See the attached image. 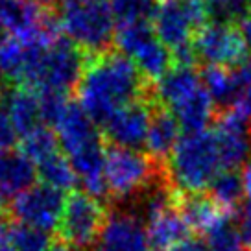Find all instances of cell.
<instances>
[{
    "label": "cell",
    "instance_id": "1",
    "mask_svg": "<svg viewBox=\"0 0 251 251\" xmlns=\"http://www.w3.org/2000/svg\"><path fill=\"white\" fill-rule=\"evenodd\" d=\"M144 94L146 78L124 54L105 50L87 57L78 81V103L96 126L102 127L111 115Z\"/></svg>",
    "mask_w": 251,
    "mask_h": 251
},
{
    "label": "cell",
    "instance_id": "2",
    "mask_svg": "<svg viewBox=\"0 0 251 251\" xmlns=\"http://www.w3.org/2000/svg\"><path fill=\"white\" fill-rule=\"evenodd\" d=\"M166 161V179L179 194L207 192L212 179L224 170L212 129L181 135Z\"/></svg>",
    "mask_w": 251,
    "mask_h": 251
},
{
    "label": "cell",
    "instance_id": "3",
    "mask_svg": "<svg viewBox=\"0 0 251 251\" xmlns=\"http://www.w3.org/2000/svg\"><path fill=\"white\" fill-rule=\"evenodd\" d=\"M157 98L185 133L207 129L214 113V102L198 74L187 63L170 67L157 81Z\"/></svg>",
    "mask_w": 251,
    "mask_h": 251
},
{
    "label": "cell",
    "instance_id": "4",
    "mask_svg": "<svg viewBox=\"0 0 251 251\" xmlns=\"http://www.w3.org/2000/svg\"><path fill=\"white\" fill-rule=\"evenodd\" d=\"M59 26L63 35L85 54L105 52L115 39V15L109 0H61Z\"/></svg>",
    "mask_w": 251,
    "mask_h": 251
},
{
    "label": "cell",
    "instance_id": "5",
    "mask_svg": "<svg viewBox=\"0 0 251 251\" xmlns=\"http://www.w3.org/2000/svg\"><path fill=\"white\" fill-rule=\"evenodd\" d=\"M209 19L205 0H159L151 15V28L172 57L190 65L194 37Z\"/></svg>",
    "mask_w": 251,
    "mask_h": 251
},
{
    "label": "cell",
    "instance_id": "6",
    "mask_svg": "<svg viewBox=\"0 0 251 251\" xmlns=\"http://www.w3.org/2000/svg\"><path fill=\"white\" fill-rule=\"evenodd\" d=\"M166 174L153 157L139 150L113 148L105 155V185L111 198L118 201L137 200Z\"/></svg>",
    "mask_w": 251,
    "mask_h": 251
},
{
    "label": "cell",
    "instance_id": "7",
    "mask_svg": "<svg viewBox=\"0 0 251 251\" xmlns=\"http://www.w3.org/2000/svg\"><path fill=\"white\" fill-rule=\"evenodd\" d=\"M105 220L107 212L100 200L89 196L83 190H72L65 196L55 231L61 236V242L69 244L74 251H87L96 244Z\"/></svg>",
    "mask_w": 251,
    "mask_h": 251
},
{
    "label": "cell",
    "instance_id": "8",
    "mask_svg": "<svg viewBox=\"0 0 251 251\" xmlns=\"http://www.w3.org/2000/svg\"><path fill=\"white\" fill-rule=\"evenodd\" d=\"M115 43L120 54L133 63L144 78L159 81L172 67V54L159 41L148 21L118 24Z\"/></svg>",
    "mask_w": 251,
    "mask_h": 251
},
{
    "label": "cell",
    "instance_id": "9",
    "mask_svg": "<svg viewBox=\"0 0 251 251\" xmlns=\"http://www.w3.org/2000/svg\"><path fill=\"white\" fill-rule=\"evenodd\" d=\"M246 39L238 26L226 21H209L198 30L192 54L207 67H227L235 69L244 63Z\"/></svg>",
    "mask_w": 251,
    "mask_h": 251
},
{
    "label": "cell",
    "instance_id": "10",
    "mask_svg": "<svg viewBox=\"0 0 251 251\" xmlns=\"http://www.w3.org/2000/svg\"><path fill=\"white\" fill-rule=\"evenodd\" d=\"M63 205H65L63 192L39 183L13 198L9 203V212L19 224L48 233L52 229H57Z\"/></svg>",
    "mask_w": 251,
    "mask_h": 251
},
{
    "label": "cell",
    "instance_id": "11",
    "mask_svg": "<svg viewBox=\"0 0 251 251\" xmlns=\"http://www.w3.org/2000/svg\"><path fill=\"white\" fill-rule=\"evenodd\" d=\"M151 117V107L144 98L127 103L103 122V135L115 148L139 150L146 142Z\"/></svg>",
    "mask_w": 251,
    "mask_h": 251
},
{
    "label": "cell",
    "instance_id": "12",
    "mask_svg": "<svg viewBox=\"0 0 251 251\" xmlns=\"http://www.w3.org/2000/svg\"><path fill=\"white\" fill-rule=\"evenodd\" d=\"M91 251H148L144 220L131 209L113 211Z\"/></svg>",
    "mask_w": 251,
    "mask_h": 251
},
{
    "label": "cell",
    "instance_id": "13",
    "mask_svg": "<svg viewBox=\"0 0 251 251\" xmlns=\"http://www.w3.org/2000/svg\"><path fill=\"white\" fill-rule=\"evenodd\" d=\"M224 170H236L251 159V129L233 111L216 120L212 127Z\"/></svg>",
    "mask_w": 251,
    "mask_h": 251
},
{
    "label": "cell",
    "instance_id": "14",
    "mask_svg": "<svg viewBox=\"0 0 251 251\" xmlns=\"http://www.w3.org/2000/svg\"><path fill=\"white\" fill-rule=\"evenodd\" d=\"M54 129L63 155H71L76 150L102 139L98 126L81 109L78 102H69L65 113L54 126Z\"/></svg>",
    "mask_w": 251,
    "mask_h": 251
},
{
    "label": "cell",
    "instance_id": "15",
    "mask_svg": "<svg viewBox=\"0 0 251 251\" xmlns=\"http://www.w3.org/2000/svg\"><path fill=\"white\" fill-rule=\"evenodd\" d=\"M177 209L190 231L207 235L224 220L235 218L236 214L220 207L207 192L201 194H179Z\"/></svg>",
    "mask_w": 251,
    "mask_h": 251
},
{
    "label": "cell",
    "instance_id": "16",
    "mask_svg": "<svg viewBox=\"0 0 251 251\" xmlns=\"http://www.w3.org/2000/svg\"><path fill=\"white\" fill-rule=\"evenodd\" d=\"M148 251H172L188 238L190 229L181 216L177 205L157 212L144 222Z\"/></svg>",
    "mask_w": 251,
    "mask_h": 251
},
{
    "label": "cell",
    "instance_id": "17",
    "mask_svg": "<svg viewBox=\"0 0 251 251\" xmlns=\"http://www.w3.org/2000/svg\"><path fill=\"white\" fill-rule=\"evenodd\" d=\"M4 103L8 115L11 118V124L15 127L17 135H28L35 127L45 126L41 120L39 96L30 87L17 85L9 87L8 93L4 94Z\"/></svg>",
    "mask_w": 251,
    "mask_h": 251
},
{
    "label": "cell",
    "instance_id": "18",
    "mask_svg": "<svg viewBox=\"0 0 251 251\" xmlns=\"http://www.w3.org/2000/svg\"><path fill=\"white\" fill-rule=\"evenodd\" d=\"M37 168L21 151H2L0 153V194L4 198L19 196L35 185Z\"/></svg>",
    "mask_w": 251,
    "mask_h": 251
},
{
    "label": "cell",
    "instance_id": "19",
    "mask_svg": "<svg viewBox=\"0 0 251 251\" xmlns=\"http://www.w3.org/2000/svg\"><path fill=\"white\" fill-rule=\"evenodd\" d=\"M181 127L179 124L174 120V117L168 111H157L151 117V124L148 129V137L144 146L148 150L150 157H153L155 161L161 159H168L176 148L177 141L181 139Z\"/></svg>",
    "mask_w": 251,
    "mask_h": 251
},
{
    "label": "cell",
    "instance_id": "20",
    "mask_svg": "<svg viewBox=\"0 0 251 251\" xmlns=\"http://www.w3.org/2000/svg\"><path fill=\"white\" fill-rule=\"evenodd\" d=\"M240 67V65H238ZM238 67L227 69V67H207L201 74L203 85L209 96L212 98L214 105L222 103L227 105L235 100L236 91L240 87V71Z\"/></svg>",
    "mask_w": 251,
    "mask_h": 251
},
{
    "label": "cell",
    "instance_id": "21",
    "mask_svg": "<svg viewBox=\"0 0 251 251\" xmlns=\"http://www.w3.org/2000/svg\"><path fill=\"white\" fill-rule=\"evenodd\" d=\"M28 63V47L13 35L0 37V79L4 83H21Z\"/></svg>",
    "mask_w": 251,
    "mask_h": 251
},
{
    "label": "cell",
    "instance_id": "22",
    "mask_svg": "<svg viewBox=\"0 0 251 251\" xmlns=\"http://www.w3.org/2000/svg\"><path fill=\"white\" fill-rule=\"evenodd\" d=\"M37 168V177L43 185L50 188H55L59 192H72L74 187L78 185V177L74 174V168L69 163V159L63 155V151H57L55 155L48 157L47 161H43Z\"/></svg>",
    "mask_w": 251,
    "mask_h": 251
},
{
    "label": "cell",
    "instance_id": "23",
    "mask_svg": "<svg viewBox=\"0 0 251 251\" xmlns=\"http://www.w3.org/2000/svg\"><path fill=\"white\" fill-rule=\"evenodd\" d=\"M209 196L226 211L236 214V209L240 207L244 200V183L242 174L238 170H222L212 179L211 187L207 188Z\"/></svg>",
    "mask_w": 251,
    "mask_h": 251
},
{
    "label": "cell",
    "instance_id": "24",
    "mask_svg": "<svg viewBox=\"0 0 251 251\" xmlns=\"http://www.w3.org/2000/svg\"><path fill=\"white\" fill-rule=\"evenodd\" d=\"M0 233L9 242V246L15 251H47L50 248V236L41 229L30 227L19 224L15 220L2 222L0 224Z\"/></svg>",
    "mask_w": 251,
    "mask_h": 251
},
{
    "label": "cell",
    "instance_id": "25",
    "mask_svg": "<svg viewBox=\"0 0 251 251\" xmlns=\"http://www.w3.org/2000/svg\"><path fill=\"white\" fill-rule=\"evenodd\" d=\"M57 151H61L59 142L55 133L48 126H39L28 135H24L21 141V153L30 159L33 165L37 166L43 161H47L48 157L55 155Z\"/></svg>",
    "mask_w": 251,
    "mask_h": 251
},
{
    "label": "cell",
    "instance_id": "26",
    "mask_svg": "<svg viewBox=\"0 0 251 251\" xmlns=\"http://www.w3.org/2000/svg\"><path fill=\"white\" fill-rule=\"evenodd\" d=\"M205 236H207L205 246L209 251H250L242 240L236 220L233 218L224 220Z\"/></svg>",
    "mask_w": 251,
    "mask_h": 251
},
{
    "label": "cell",
    "instance_id": "27",
    "mask_svg": "<svg viewBox=\"0 0 251 251\" xmlns=\"http://www.w3.org/2000/svg\"><path fill=\"white\" fill-rule=\"evenodd\" d=\"M109 6L118 24L142 23L151 19L157 0H109Z\"/></svg>",
    "mask_w": 251,
    "mask_h": 251
},
{
    "label": "cell",
    "instance_id": "28",
    "mask_svg": "<svg viewBox=\"0 0 251 251\" xmlns=\"http://www.w3.org/2000/svg\"><path fill=\"white\" fill-rule=\"evenodd\" d=\"M238 71H240V87L231 105L233 113L251 129V63H242Z\"/></svg>",
    "mask_w": 251,
    "mask_h": 251
},
{
    "label": "cell",
    "instance_id": "29",
    "mask_svg": "<svg viewBox=\"0 0 251 251\" xmlns=\"http://www.w3.org/2000/svg\"><path fill=\"white\" fill-rule=\"evenodd\" d=\"M209 15L214 21L233 23L236 17H244L251 8V0H205Z\"/></svg>",
    "mask_w": 251,
    "mask_h": 251
},
{
    "label": "cell",
    "instance_id": "30",
    "mask_svg": "<svg viewBox=\"0 0 251 251\" xmlns=\"http://www.w3.org/2000/svg\"><path fill=\"white\" fill-rule=\"evenodd\" d=\"M17 137L19 135L11 124V118H9L6 103H4V94L0 93V153L13 148L17 144Z\"/></svg>",
    "mask_w": 251,
    "mask_h": 251
},
{
    "label": "cell",
    "instance_id": "31",
    "mask_svg": "<svg viewBox=\"0 0 251 251\" xmlns=\"http://www.w3.org/2000/svg\"><path fill=\"white\" fill-rule=\"evenodd\" d=\"M236 226H238V231H240V235H242L244 244H246L248 250L251 251V203L240 207L238 218H236Z\"/></svg>",
    "mask_w": 251,
    "mask_h": 251
},
{
    "label": "cell",
    "instance_id": "32",
    "mask_svg": "<svg viewBox=\"0 0 251 251\" xmlns=\"http://www.w3.org/2000/svg\"><path fill=\"white\" fill-rule=\"evenodd\" d=\"M172 251H209V250H207V246H205L203 240H200V238H190V236H188L187 240H183L181 244H177Z\"/></svg>",
    "mask_w": 251,
    "mask_h": 251
},
{
    "label": "cell",
    "instance_id": "33",
    "mask_svg": "<svg viewBox=\"0 0 251 251\" xmlns=\"http://www.w3.org/2000/svg\"><path fill=\"white\" fill-rule=\"evenodd\" d=\"M240 31H242L246 45L251 50V8L246 11V15L242 17V24H240Z\"/></svg>",
    "mask_w": 251,
    "mask_h": 251
},
{
    "label": "cell",
    "instance_id": "34",
    "mask_svg": "<svg viewBox=\"0 0 251 251\" xmlns=\"http://www.w3.org/2000/svg\"><path fill=\"white\" fill-rule=\"evenodd\" d=\"M242 183H244V196H248L251 203V159L246 163L242 170Z\"/></svg>",
    "mask_w": 251,
    "mask_h": 251
},
{
    "label": "cell",
    "instance_id": "35",
    "mask_svg": "<svg viewBox=\"0 0 251 251\" xmlns=\"http://www.w3.org/2000/svg\"><path fill=\"white\" fill-rule=\"evenodd\" d=\"M47 251H74V250H72L69 244H65V242H52Z\"/></svg>",
    "mask_w": 251,
    "mask_h": 251
},
{
    "label": "cell",
    "instance_id": "36",
    "mask_svg": "<svg viewBox=\"0 0 251 251\" xmlns=\"http://www.w3.org/2000/svg\"><path fill=\"white\" fill-rule=\"evenodd\" d=\"M30 2H33L39 8H50V6H54L57 0H30Z\"/></svg>",
    "mask_w": 251,
    "mask_h": 251
},
{
    "label": "cell",
    "instance_id": "37",
    "mask_svg": "<svg viewBox=\"0 0 251 251\" xmlns=\"http://www.w3.org/2000/svg\"><path fill=\"white\" fill-rule=\"evenodd\" d=\"M0 251H15L11 246H9V242L2 236V233H0Z\"/></svg>",
    "mask_w": 251,
    "mask_h": 251
},
{
    "label": "cell",
    "instance_id": "38",
    "mask_svg": "<svg viewBox=\"0 0 251 251\" xmlns=\"http://www.w3.org/2000/svg\"><path fill=\"white\" fill-rule=\"evenodd\" d=\"M2 212H4V196L0 194V216H2Z\"/></svg>",
    "mask_w": 251,
    "mask_h": 251
},
{
    "label": "cell",
    "instance_id": "39",
    "mask_svg": "<svg viewBox=\"0 0 251 251\" xmlns=\"http://www.w3.org/2000/svg\"><path fill=\"white\" fill-rule=\"evenodd\" d=\"M0 33H2V24H0Z\"/></svg>",
    "mask_w": 251,
    "mask_h": 251
}]
</instances>
